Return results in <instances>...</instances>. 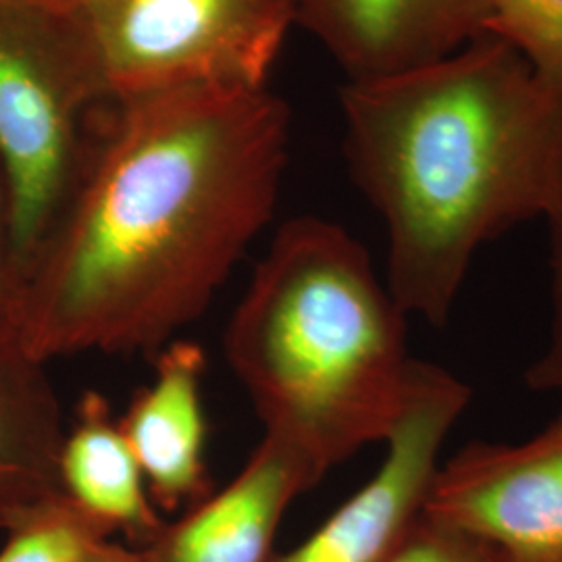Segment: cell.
Returning a JSON list of instances; mask_svg holds the SVG:
<instances>
[{"mask_svg": "<svg viewBox=\"0 0 562 562\" xmlns=\"http://www.w3.org/2000/svg\"><path fill=\"white\" fill-rule=\"evenodd\" d=\"M290 125L267 86L202 83L111 104L25 276L23 350L46 364L159 352L196 322L273 220Z\"/></svg>", "mask_w": 562, "mask_h": 562, "instance_id": "6da1fadb", "label": "cell"}, {"mask_svg": "<svg viewBox=\"0 0 562 562\" xmlns=\"http://www.w3.org/2000/svg\"><path fill=\"white\" fill-rule=\"evenodd\" d=\"M350 176L387 234L404 313L448 322L485 244L546 220L562 190V92L501 36L340 92Z\"/></svg>", "mask_w": 562, "mask_h": 562, "instance_id": "7a4b0ae2", "label": "cell"}, {"mask_svg": "<svg viewBox=\"0 0 562 562\" xmlns=\"http://www.w3.org/2000/svg\"><path fill=\"white\" fill-rule=\"evenodd\" d=\"M406 319L369 252L315 215L281 223L225 329V357L265 438L323 477L401 415Z\"/></svg>", "mask_w": 562, "mask_h": 562, "instance_id": "3957f363", "label": "cell"}, {"mask_svg": "<svg viewBox=\"0 0 562 562\" xmlns=\"http://www.w3.org/2000/svg\"><path fill=\"white\" fill-rule=\"evenodd\" d=\"M109 106L48 7L0 0V165L23 283L80 186Z\"/></svg>", "mask_w": 562, "mask_h": 562, "instance_id": "277c9868", "label": "cell"}, {"mask_svg": "<svg viewBox=\"0 0 562 562\" xmlns=\"http://www.w3.org/2000/svg\"><path fill=\"white\" fill-rule=\"evenodd\" d=\"M109 104L202 83L267 86L296 0H38Z\"/></svg>", "mask_w": 562, "mask_h": 562, "instance_id": "5b68a950", "label": "cell"}, {"mask_svg": "<svg viewBox=\"0 0 562 562\" xmlns=\"http://www.w3.org/2000/svg\"><path fill=\"white\" fill-rule=\"evenodd\" d=\"M471 401L448 369L415 361L378 471L296 548L271 562H390L425 515L443 443Z\"/></svg>", "mask_w": 562, "mask_h": 562, "instance_id": "8992f818", "label": "cell"}, {"mask_svg": "<svg viewBox=\"0 0 562 562\" xmlns=\"http://www.w3.org/2000/svg\"><path fill=\"white\" fill-rule=\"evenodd\" d=\"M425 513L513 562H562V411L527 442L462 446L440 464Z\"/></svg>", "mask_w": 562, "mask_h": 562, "instance_id": "52a82bcc", "label": "cell"}, {"mask_svg": "<svg viewBox=\"0 0 562 562\" xmlns=\"http://www.w3.org/2000/svg\"><path fill=\"white\" fill-rule=\"evenodd\" d=\"M490 11L492 0H296V25L348 81H369L461 50L487 32Z\"/></svg>", "mask_w": 562, "mask_h": 562, "instance_id": "ba28073f", "label": "cell"}, {"mask_svg": "<svg viewBox=\"0 0 562 562\" xmlns=\"http://www.w3.org/2000/svg\"><path fill=\"white\" fill-rule=\"evenodd\" d=\"M319 480L288 448L262 438L240 473L142 548V562H271L290 504Z\"/></svg>", "mask_w": 562, "mask_h": 562, "instance_id": "9c48e42d", "label": "cell"}, {"mask_svg": "<svg viewBox=\"0 0 562 562\" xmlns=\"http://www.w3.org/2000/svg\"><path fill=\"white\" fill-rule=\"evenodd\" d=\"M204 367L199 344H165L157 352L153 382L134 394L127 413L120 417L153 503L169 513L209 496Z\"/></svg>", "mask_w": 562, "mask_h": 562, "instance_id": "30bf717a", "label": "cell"}, {"mask_svg": "<svg viewBox=\"0 0 562 562\" xmlns=\"http://www.w3.org/2000/svg\"><path fill=\"white\" fill-rule=\"evenodd\" d=\"M63 408L46 362L0 340V531L63 496Z\"/></svg>", "mask_w": 562, "mask_h": 562, "instance_id": "8fae6325", "label": "cell"}, {"mask_svg": "<svg viewBox=\"0 0 562 562\" xmlns=\"http://www.w3.org/2000/svg\"><path fill=\"white\" fill-rule=\"evenodd\" d=\"M63 496L106 536L125 533L134 548L150 542L162 521L120 419L99 392L80 398L76 422L60 446Z\"/></svg>", "mask_w": 562, "mask_h": 562, "instance_id": "7c38bea8", "label": "cell"}, {"mask_svg": "<svg viewBox=\"0 0 562 562\" xmlns=\"http://www.w3.org/2000/svg\"><path fill=\"white\" fill-rule=\"evenodd\" d=\"M0 562H88L102 540H111L65 496L42 504L7 531Z\"/></svg>", "mask_w": 562, "mask_h": 562, "instance_id": "4fadbf2b", "label": "cell"}, {"mask_svg": "<svg viewBox=\"0 0 562 562\" xmlns=\"http://www.w3.org/2000/svg\"><path fill=\"white\" fill-rule=\"evenodd\" d=\"M487 32L519 48L562 92V0H492Z\"/></svg>", "mask_w": 562, "mask_h": 562, "instance_id": "5bb4252c", "label": "cell"}, {"mask_svg": "<svg viewBox=\"0 0 562 562\" xmlns=\"http://www.w3.org/2000/svg\"><path fill=\"white\" fill-rule=\"evenodd\" d=\"M548 241H550V301L552 319L548 341L540 357L525 371V382L529 390L542 394L562 396V190L550 213L546 215Z\"/></svg>", "mask_w": 562, "mask_h": 562, "instance_id": "9a60e30c", "label": "cell"}, {"mask_svg": "<svg viewBox=\"0 0 562 562\" xmlns=\"http://www.w3.org/2000/svg\"><path fill=\"white\" fill-rule=\"evenodd\" d=\"M390 562H513L492 543L423 515Z\"/></svg>", "mask_w": 562, "mask_h": 562, "instance_id": "2e32d148", "label": "cell"}, {"mask_svg": "<svg viewBox=\"0 0 562 562\" xmlns=\"http://www.w3.org/2000/svg\"><path fill=\"white\" fill-rule=\"evenodd\" d=\"M21 299L23 273L13 244L9 188L0 165V340H20Z\"/></svg>", "mask_w": 562, "mask_h": 562, "instance_id": "e0dca14e", "label": "cell"}, {"mask_svg": "<svg viewBox=\"0 0 562 562\" xmlns=\"http://www.w3.org/2000/svg\"><path fill=\"white\" fill-rule=\"evenodd\" d=\"M88 562H142L134 548H125L111 540H102L92 550Z\"/></svg>", "mask_w": 562, "mask_h": 562, "instance_id": "ac0fdd59", "label": "cell"}]
</instances>
